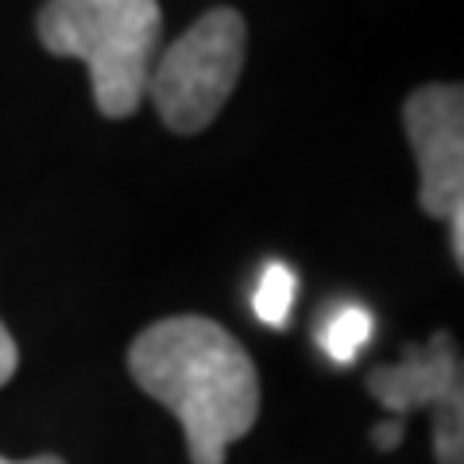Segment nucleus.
<instances>
[{
    "label": "nucleus",
    "mask_w": 464,
    "mask_h": 464,
    "mask_svg": "<svg viewBox=\"0 0 464 464\" xmlns=\"http://www.w3.org/2000/svg\"><path fill=\"white\" fill-rule=\"evenodd\" d=\"M406 136L418 159V206L453 228V259L464 264V90L422 85L406 97Z\"/></svg>",
    "instance_id": "20e7f679"
},
{
    "label": "nucleus",
    "mask_w": 464,
    "mask_h": 464,
    "mask_svg": "<svg viewBox=\"0 0 464 464\" xmlns=\"http://www.w3.org/2000/svg\"><path fill=\"white\" fill-rule=\"evenodd\" d=\"M0 464H16V460H5V457H0ZM20 464H66V460L47 453V457H32V460H20Z\"/></svg>",
    "instance_id": "9d476101"
},
{
    "label": "nucleus",
    "mask_w": 464,
    "mask_h": 464,
    "mask_svg": "<svg viewBox=\"0 0 464 464\" xmlns=\"http://www.w3.org/2000/svg\"><path fill=\"white\" fill-rule=\"evenodd\" d=\"M248 27L237 8H213L151 66L148 97L170 132L194 136L217 121L244 70Z\"/></svg>",
    "instance_id": "7ed1b4c3"
},
{
    "label": "nucleus",
    "mask_w": 464,
    "mask_h": 464,
    "mask_svg": "<svg viewBox=\"0 0 464 464\" xmlns=\"http://www.w3.org/2000/svg\"><path fill=\"white\" fill-rule=\"evenodd\" d=\"M372 337V314L364 306H341L329 314V322L322 325V348L337 360V364H348L356 360V353L368 344Z\"/></svg>",
    "instance_id": "0eeeda50"
},
{
    "label": "nucleus",
    "mask_w": 464,
    "mask_h": 464,
    "mask_svg": "<svg viewBox=\"0 0 464 464\" xmlns=\"http://www.w3.org/2000/svg\"><path fill=\"white\" fill-rule=\"evenodd\" d=\"M16 368H20V348L12 341V333L5 329V322H0V387L16 375Z\"/></svg>",
    "instance_id": "6e6552de"
},
{
    "label": "nucleus",
    "mask_w": 464,
    "mask_h": 464,
    "mask_svg": "<svg viewBox=\"0 0 464 464\" xmlns=\"http://www.w3.org/2000/svg\"><path fill=\"white\" fill-rule=\"evenodd\" d=\"M372 441H375V449H380V453H391V449L402 441V422H399V418H391V422H380V426H375V433H372Z\"/></svg>",
    "instance_id": "1a4fd4ad"
},
{
    "label": "nucleus",
    "mask_w": 464,
    "mask_h": 464,
    "mask_svg": "<svg viewBox=\"0 0 464 464\" xmlns=\"http://www.w3.org/2000/svg\"><path fill=\"white\" fill-rule=\"evenodd\" d=\"M368 391L391 414L433 411V449L438 464H464V375L460 348L449 333L418 348L411 344L399 364L368 372Z\"/></svg>",
    "instance_id": "39448f33"
},
{
    "label": "nucleus",
    "mask_w": 464,
    "mask_h": 464,
    "mask_svg": "<svg viewBox=\"0 0 464 464\" xmlns=\"http://www.w3.org/2000/svg\"><path fill=\"white\" fill-rule=\"evenodd\" d=\"M159 35V0H47L39 12V43L90 66L97 112L109 121L132 116L148 97Z\"/></svg>",
    "instance_id": "f03ea898"
},
{
    "label": "nucleus",
    "mask_w": 464,
    "mask_h": 464,
    "mask_svg": "<svg viewBox=\"0 0 464 464\" xmlns=\"http://www.w3.org/2000/svg\"><path fill=\"white\" fill-rule=\"evenodd\" d=\"M132 380L179 418L194 464H225L259 414V375L225 325L198 314L163 317L128 353Z\"/></svg>",
    "instance_id": "f257e3e1"
},
{
    "label": "nucleus",
    "mask_w": 464,
    "mask_h": 464,
    "mask_svg": "<svg viewBox=\"0 0 464 464\" xmlns=\"http://www.w3.org/2000/svg\"><path fill=\"white\" fill-rule=\"evenodd\" d=\"M295 295H298V275L286 264H267L264 275H259V283H256L252 310L264 325L283 329L290 322V310H295Z\"/></svg>",
    "instance_id": "423d86ee"
}]
</instances>
